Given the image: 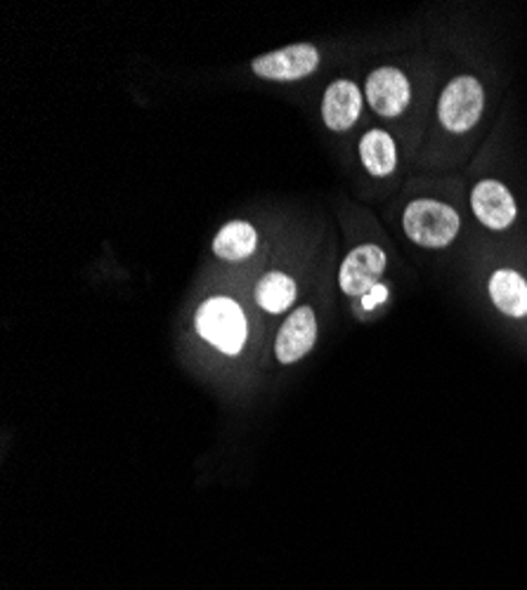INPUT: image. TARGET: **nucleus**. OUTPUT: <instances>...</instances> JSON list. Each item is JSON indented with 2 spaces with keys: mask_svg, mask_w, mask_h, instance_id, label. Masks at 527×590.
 <instances>
[{
  "mask_svg": "<svg viewBox=\"0 0 527 590\" xmlns=\"http://www.w3.org/2000/svg\"><path fill=\"white\" fill-rule=\"evenodd\" d=\"M410 241L421 248L441 250L454 244L462 231V218L450 204L437 199H414L402 216Z\"/></svg>",
  "mask_w": 527,
  "mask_h": 590,
  "instance_id": "nucleus-1",
  "label": "nucleus"
},
{
  "mask_svg": "<svg viewBox=\"0 0 527 590\" xmlns=\"http://www.w3.org/2000/svg\"><path fill=\"white\" fill-rule=\"evenodd\" d=\"M485 104V85L476 76H454L437 97V121L450 135H468L480 123Z\"/></svg>",
  "mask_w": 527,
  "mask_h": 590,
  "instance_id": "nucleus-2",
  "label": "nucleus"
},
{
  "mask_svg": "<svg viewBox=\"0 0 527 590\" xmlns=\"http://www.w3.org/2000/svg\"><path fill=\"white\" fill-rule=\"evenodd\" d=\"M197 331L225 354H239L246 343V317L232 298H210L197 310Z\"/></svg>",
  "mask_w": 527,
  "mask_h": 590,
  "instance_id": "nucleus-3",
  "label": "nucleus"
},
{
  "mask_svg": "<svg viewBox=\"0 0 527 590\" xmlns=\"http://www.w3.org/2000/svg\"><path fill=\"white\" fill-rule=\"evenodd\" d=\"M364 102L381 118H397L410 110L412 83L397 66H379L366 76Z\"/></svg>",
  "mask_w": 527,
  "mask_h": 590,
  "instance_id": "nucleus-4",
  "label": "nucleus"
},
{
  "mask_svg": "<svg viewBox=\"0 0 527 590\" xmlns=\"http://www.w3.org/2000/svg\"><path fill=\"white\" fill-rule=\"evenodd\" d=\"M471 210L489 231H506L518 220V206L512 189L492 177H485L471 189Z\"/></svg>",
  "mask_w": 527,
  "mask_h": 590,
  "instance_id": "nucleus-5",
  "label": "nucleus"
},
{
  "mask_svg": "<svg viewBox=\"0 0 527 590\" xmlns=\"http://www.w3.org/2000/svg\"><path fill=\"white\" fill-rule=\"evenodd\" d=\"M254 74L266 81H301L320 66V52L310 43H296L254 60Z\"/></svg>",
  "mask_w": 527,
  "mask_h": 590,
  "instance_id": "nucleus-6",
  "label": "nucleus"
},
{
  "mask_svg": "<svg viewBox=\"0 0 527 590\" xmlns=\"http://www.w3.org/2000/svg\"><path fill=\"white\" fill-rule=\"evenodd\" d=\"M385 265H389V256L385 250L364 244L358 246L348 253V258L341 265L339 283L345 296H366L372 289L381 283V277L385 275Z\"/></svg>",
  "mask_w": 527,
  "mask_h": 590,
  "instance_id": "nucleus-7",
  "label": "nucleus"
},
{
  "mask_svg": "<svg viewBox=\"0 0 527 590\" xmlns=\"http://www.w3.org/2000/svg\"><path fill=\"white\" fill-rule=\"evenodd\" d=\"M364 93L353 81H333L322 100V118L333 133H345L353 128L362 114Z\"/></svg>",
  "mask_w": 527,
  "mask_h": 590,
  "instance_id": "nucleus-8",
  "label": "nucleus"
},
{
  "mask_svg": "<svg viewBox=\"0 0 527 590\" xmlns=\"http://www.w3.org/2000/svg\"><path fill=\"white\" fill-rule=\"evenodd\" d=\"M314 341H318V319L310 308H298L289 314L285 327L279 329L275 354L282 364H293L312 350Z\"/></svg>",
  "mask_w": 527,
  "mask_h": 590,
  "instance_id": "nucleus-9",
  "label": "nucleus"
},
{
  "mask_svg": "<svg viewBox=\"0 0 527 590\" xmlns=\"http://www.w3.org/2000/svg\"><path fill=\"white\" fill-rule=\"evenodd\" d=\"M487 293L502 314L514 319L527 317V279L520 272L508 270V267L492 272Z\"/></svg>",
  "mask_w": 527,
  "mask_h": 590,
  "instance_id": "nucleus-10",
  "label": "nucleus"
},
{
  "mask_svg": "<svg viewBox=\"0 0 527 590\" xmlns=\"http://www.w3.org/2000/svg\"><path fill=\"white\" fill-rule=\"evenodd\" d=\"M360 161L372 177H391L397 170V145L389 131L372 128L360 139Z\"/></svg>",
  "mask_w": 527,
  "mask_h": 590,
  "instance_id": "nucleus-11",
  "label": "nucleus"
},
{
  "mask_svg": "<svg viewBox=\"0 0 527 590\" xmlns=\"http://www.w3.org/2000/svg\"><path fill=\"white\" fill-rule=\"evenodd\" d=\"M256 246H258L256 229L244 220H232V222H227L216 235L214 253L223 260L239 262L244 258L254 256Z\"/></svg>",
  "mask_w": 527,
  "mask_h": 590,
  "instance_id": "nucleus-12",
  "label": "nucleus"
},
{
  "mask_svg": "<svg viewBox=\"0 0 527 590\" xmlns=\"http://www.w3.org/2000/svg\"><path fill=\"white\" fill-rule=\"evenodd\" d=\"M296 281L282 272H270L262 277L256 286V302L258 306L270 312V314H279L285 312L293 306L296 300Z\"/></svg>",
  "mask_w": 527,
  "mask_h": 590,
  "instance_id": "nucleus-13",
  "label": "nucleus"
},
{
  "mask_svg": "<svg viewBox=\"0 0 527 590\" xmlns=\"http://www.w3.org/2000/svg\"><path fill=\"white\" fill-rule=\"evenodd\" d=\"M389 300V289H385L383 283H379L376 289L369 291L366 296H362V308L364 310H374L376 306H381V302Z\"/></svg>",
  "mask_w": 527,
  "mask_h": 590,
  "instance_id": "nucleus-14",
  "label": "nucleus"
}]
</instances>
